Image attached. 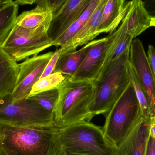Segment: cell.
Here are the masks:
<instances>
[{
  "label": "cell",
  "instance_id": "cb8c5ba5",
  "mask_svg": "<svg viewBox=\"0 0 155 155\" xmlns=\"http://www.w3.org/2000/svg\"><path fill=\"white\" fill-rule=\"evenodd\" d=\"M58 96L59 90L57 87L32 95L28 96L27 97L33 100L45 109L53 113L58 100Z\"/></svg>",
  "mask_w": 155,
  "mask_h": 155
},
{
  "label": "cell",
  "instance_id": "2e32d148",
  "mask_svg": "<svg viewBox=\"0 0 155 155\" xmlns=\"http://www.w3.org/2000/svg\"><path fill=\"white\" fill-rule=\"evenodd\" d=\"M128 2H126V0H108L97 31L98 35L103 33H109L110 35L116 31L124 17Z\"/></svg>",
  "mask_w": 155,
  "mask_h": 155
},
{
  "label": "cell",
  "instance_id": "d4e9b609",
  "mask_svg": "<svg viewBox=\"0 0 155 155\" xmlns=\"http://www.w3.org/2000/svg\"><path fill=\"white\" fill-rule=\"evenodd\" d=\"M68 0H36L38 6L51 10L53 13L60 10Z\"/></svg>",
  "mask_w": 155,
  "mask_h": 155
},
{
  "label": "cell",
  "instance_id": "f546056e",
  "mask_svg": "<svg viewBox=\"0 0 155 155\" xmlns=\"http://www.w3.org/2000/svg\"><path fill=\"white\" fill-rule=\"evenodd\" d=\"M19 5H32L36 3V0H15Z\"/></svg>",
  "mask_w": 155,
  "mask_h": 155
},
{
  "label": "cell",
  "instance_id": "8fae6325",
  "mask_svg": "<svg viewBox=\"0 0 155 155\" xmlns=\"http://www.w3.org/2000/svg\"><path fill=\"white\" fill-rule=\"evenodd\" d=\"M92 0H68L63 6L53 13L48 34L53 43L62 36L85 11Z\"/></svg>",
  "mask_w": 155,
  "mask_h": 155
},
{
  "label": "cell",
  "instance_id": "4fadbf2b",
  "mask_svg": "<svg viewBox=\"0 0 155 155\" xmlns=\"http://www.w3.org/2000/svg\"><path fill=\"white\" fill-rule=\"evenodd\" d=\"M107 1L108 0H100L85 25L72 40L59 48L61 54L75 51L79 46L90 42L98 36L97 31Z\"/></svg>",
  "mask_w": 155,
  "mask_h": 155
},
{
  "label": "cell",
  "instance_id": "52a82bcc",
  "mask_svg": "<svg viewBox=\"0 0 155 155\" xmlns=\"http://www.w3.org/2000/svg\"><path fill=\"white\" fill-rule=\"evenodd\" d=\"M0 100V121L26 127H56L54 113L29 97L12 102L8 96Z\"/></svg>",
  "mask_w": 155,
  "mask_h": 155
},
{
  "label": "cell",
  "instance_id": "83f0119b",
  "mask_svg": "<svg viewBox=\"0 0 155 155\" xmlns=\"http://www.w3.org/2000/svg\"><path fill=\"white\" fill-rule=\"evenodd\" d=\"M148 60L150 67L155 77V48L153 45L148 47Z\"/></svg>",
  "mask_w": 155,
  "mask_h": 155
},
{
  "label": "cell",
  "instance_id": "603a6c76",
  "mask_svg": "<svg viewBox=\"0 0 155 155\" xmlns=\"http://www.w3.org/2000/svg\"><path fill=\"white\" fill-rule=\"evenodd\" d=\"M66 75L61 72H55L40 78L33 86L29 96L47 91L59 86L65 79Z\"/></svg>",
  "mask_w": 155,
  "mask_h": 155
},
{
  "label": "cell",
  "instance_id": "3957f363",
  "mask_svg": "<svg viewBox=\"0 0 155 155\" xmlns=\"http://www.w3.org/2000/svg\"><path fill=\"white\" fill-rule=\"evenodd\" d=\"M130 48L104 68L93 82L95 90L90 109L93 117L108 113L130 84L128 73Z\"/></svg>",
  "mask_w": 155,
  "mask_h": 155
},
{
  "label": "cell",
  "instance_id": "7a4b0ae2",
  "mask_svg": "<svg viewBox=\"0 0 155 155\" xmlns=\"http://www.w3.org/2000/svg\"><path fill=\"white\" fill-rule=\"evenodd\" d=\"M59 96L54 110L55 125L62 129L93 117L90 109L95 85L88 80H74L66 76L57 87Z\"/></svg>",
  "mask_w": 155,
  "mask_h": 155
},
{
  "label": "cell",
  "instance_id": "7402d4cb",
  "mask_svg": "<svg viewBox=\"0 0 155 155\" xmlns=\"http://www.w3.org/2000/svg\"><path fill=\"white\" fill-rule=\"evenodd\" d=\"M123 21L125 24L124 28L119 38L114 43L109 50L103 70L116 60L126 49L130 48L133 42L134 38L125 31V21L124 20Z\"/></svg>",
  "mask_w": 155,
  "mask_h": 155
},
{
  "label": "cell",
  "instance_id": "e575fe53",
  "mask_svg": "<svg viewBox=\"0 0 155 155\" xmlns=\"http://www.w3.org/2000/svg\"><path fill=\"white\" fill-rule=\"evenodd\" d=\"M131 1H132V0H131ZM142 1H143V0H142Z\"/></svg>",
  "mask_w": 155,
  "mask_h": 155
},
{
  "label": "cell",
  "instance_id": "1f68e13d",
  "mask_svg": "<svg viewBox=\"0 0 155 155\" xmlns=\"http://www.w3.org/2000/svg\"><path fill=\"white\" fill-rule=\"evenodd\" d=\"M61 155H93L88 154L76 153H69V152H65L63 151Z\"/></svg>",
  "mask_w": 155,
  "mask_h": 155
},
{
  "label": "cell",
  "instance_id": "5bb4252c",
  "mask_svg": "<svg viewBox=\"0 0 155 155\" xmlns=\"http://www.w3.org/2000/svg\"><path fill=\"white\" fill-rule=\"evenodd\" d=\"M123 20L125 21V31L133 38L152 26V17L147 11L142 0L128 2Z\"/></svg>",
  "mask_w": 155,
  "mask_h": 155
},
{
  "label": "cell",
  "instance_id": "836d02e7",
  "mask_svg": "<svg viewBox=\"0 0 155 155\" xmlns=\"http://www.w3.org/2000/svg\"><path fill=\"white\" fill-rule=\"evenodd\" d=\"M3 1H4V0H0V2H2Z\"/></svg>",
  "mask_w": 155,
  "mask_h": 155
},
{
  "label": "cell",
  "instance_id": "9c48e42d",
  "mask_svg": "<svg viewBox=\"0 0 155 155\" xmlns=\"http://www.w3.org/2000/svg\"><path fill=\"white\" fill-rule=\"evenodd\" d=\"M54 53L49 52L35 55L19 64L20 71L17 84L14 92L11 96L12 102L24 99L29 96L33 86L42 77Z\"/></svg>",
  "mask_w": 155,
  "mask_h": 155
},
{
  "label": "cell",
  "instance_id": "7c38bea8",
  "mask_svg": "<svg viewBox=\"0 0 155 155\" xmlns=\"http://www.w3.org/2000/svg\"><path fill=\"white\" fill-rule=\"evenodd\" d=\"M155 117L143 116L114 155H145L150 131Z\"/></svg>",
  "mask_w": 155,
  "mask_h": 155
},
{
  "label": "cell",
  "instance_id": "d6986e66",
  "mask_svg": "<svg viewBox=\"0 0 155 155\" xmlns=\"http://www.w3.org/2000/svg\"><path fill=\"white\" fill-rule=\"evenodd\" d=\"M53 12L51 10L36 5L34 9L24 11L18 15L16 25L23 28H35L52 21Z\"/></svg>",
  "mask_w": 155,
  "mask_h": 155
},
{
  "label": "cell",
  "instance_id": "5b68a950",
  "mask_svg": "<svg viewBox=\"0 0 155 155\" xmlns=\"http://www.w3.org/2000/svg\"><path fill=\"white\" fill-rule=\"evenodd\" d=\"M61 143L65 152L93 155H114L115 148L105 135L103 127L90 122L61 129Z\"/></svg>",
  "mask_w": 155,
  "mask_h": 155
},
{
  "label": "cell",
  "instance_id": "4dcf8cb0",
  "mask_svg": "<svg viewBox=\"0 0 155 155\" xmlns=\"http://www.w3.org/2000/svg\"><path fill=\"white\" fill-rule=\"evenodd\" d=\"M150 136L155 140V119L152 123L150 128Z\"/></svg>",
  "mask_w": 155,
  "mask_h": 155
},
{
  "label": "cell",
  "instance_id": "277c9868",
  "mask_svg": "<svg viewBox=\"0 0 155 155\" xmlns=\"http://www.w3.org/2000/svg\"><path fill=\"white\" fill-rule=\"evenodd\" d=\"M143 117L141 106L130 82L107 113L103 127L105 135L115 149L122 144Z\"/></svg>",
  "mask_w": 155,
  "mask_h": 155
},
{
  "label": "cell",
  "instance_id": "6da1fadb",
  "mask_svg": "<svg viewBox=\"0 0 155 155\" xmlns=\"http://www.w3.org/2000/svg\"><path fill=\"white\" fill-rule=\"evenodd\" d=\"M61 129L26 127L0 121V149L6 155H61Z\"/></svg>",
  "mask_w": 155,
  "mask_h": 155
},
{
  "label": "cell",
  "instance_id": "ffe728a7",
  "mask_svg": "<svg viewBox=\"0 0 155 155\" xmlns=\"http://www.w3.org/2000/svg\"><path fill=\"white\" fill-rule=\"evenodd\" d=\"M100 0H92L85 11L75 21L66 31L53 43V46H61L64 45L72 40L88 21Z\"/></svg>",
  "mask_w": 155,
  "mask_h": 155
},
{
  "label": "cell",
  "instance_id": "ba28073f",
  "mask_svg": "<svg viewBox=\"0 0 155 155\" xmlns=\"http://www.w3.org/2000/svg\"><path fill=\"white\" fill-rule=\"evenodd\" d=\"M122 21L119 28L107 37L94 40L87 44L88 48L84 59L74 75V80L94 82L100 75L104 65L109 50L119 38L125 27Z\"/></svg>",
  "mask_w": 155,
  "mask_h": 155
},
{
  "label": "cell",
  "instance_id": "f1b7e54d",
  "mask_svg": "<svg viewBox=\"0 0 155 155\" xmlns=\"http://www.w3.org/2000/svg\"><path fill=\"white\" fill-rule=\"evenodd\" d=\"M145 155H155V140L149 137Z\"/></svg>",
  "mask_w": 155,
  "mask_h": 155
},
{
  "label": "cell",
  "instance_id": "d6a6232c",
  "mask_svg": "<svg viewBox=\"0 0 155 155\" xmlns=\"http://www.w3.org/2000/svg\"><path fill=\"white\" fill-rule=\"evenodd\" d=\"M0 155H6L2 149H0Z\"/></svg>",
  "mask_w": 155,
  "mask_h": 155
},
{
  "label": "cell",
  "instance_id": "4316f807",
  "mask_svg": "<svg viewBox=\"0 0 155 155\" xmlns=\"http://www.w3.org/2000/svg\"><path fill=\"white\" fill-rule=\"evenodd\" d=\"M147 11L152 17V26L155 27V0H143Z\"/></svg>",
  "mask_w": 155,
  "mask_h": 155
},
{
  "label": "cell",
  "instance_id": "9a60e30c",
  "mask_svg": "<svg viewBox=\"0 0 155 155\" xmlns=\"http://www.w3.org/2000/svg\"><path fill=\"white\" fill-rule=\"evenodd\" d=\"M20 65L0 48V99L12 96L17 84Z\"/></svg>",
  "mask_w": 155,
  "mask_h": 155
},
{
  "label": "cell",
  "instance_id": "8992f818",
  "mask_svg": "<svg viewBox=\"0 0 155 155\" xmlns=\"http://www.w3.org/2000/svg\"><path fill=\"white\" fill-rule=\"evenodd\" d=\"M51 21L35 28H25L15 25L0 48L16 61L26 60L53 46L48 35Z\"/></svg>",
  "mask_w": 155,
  "mask_h": 155
},
{
  "label": "cell",
  "instance_id": "484cf974",
  "mask_svg": "<svg viewBox=\"0 0 155 155\" xmlns=\"http://www.w3.org/2000/svg\"><path fill=\"white\" fill-rule=\"evenodd\" d=\"M61 55V51L60 49H57L54 52L53 55L47 64L41 78L46 77L54 72L58 59Z\"/></svg>",
  "mask_w": 155,
  "mask_h": 155
},
{
  "label": "cell",
  "instance_id": "44dd1931",
  "mask_svg": "<svg viewBox=\"0 0 155 155\" xmlns=\"http://www.w3.org/2000/svg\"><path fill=\"white\" fill-rule=\"evenodd\" d=\"M128 73L130 82L134 89L137 99L139 101L144 116H152L154 117L152 114V106L150 98L147 93L141 85L137 75L129 60Z\"/></svg>",
  "mask_w": 155,
  "mask_h": 155
},
{
  "label": "cell",
  "instance_id": "e0dca14e",
  "mask_svg": "<svg viewBox=\"0 0 155 155\" xmlns=\"http://www.w3.org/2000/svg\"><path fill=\"white\" fill-rule=\"evenodd\" d=\"M19 4L13 0L0 2V45L5 41L16 25Z\"/></svg>",
  "mask_w": 155,
  "mask_h": 155
},
{
  "label": "cell",
  "instance_id": "ac0fdd59",
  "mask_svg": "<svg viewBox=\"0 0 155 155\" xmlns=\"http://www.w3.org/2000/svg\"><path fill=\"white\" fill-rule=\"evenodd\" d=\"M87 48L86 44L78 51L61 54L53 73L61 72L66 76L72 77L84 59Z\"/></svg>",
  "mask_w": 155,
  "mask_h": 155
},
{
  "label": "cell",
  "instance_id": "30bf717a",
  "mask_svg": "<svg viewBox=\"0 0 155 155\" xmlns=\"http://www.w3.org/2000/svg\"><path fill=\"white\" fill-rule=\"evenodd\" d=\"M129 60L141 85L150 98L152 114L155 117V77L143 43L139 39L133 40L131 44Z\"/></svg>",
  "mask_w": 155,
  "mask_h": 155
}]
</instances>
